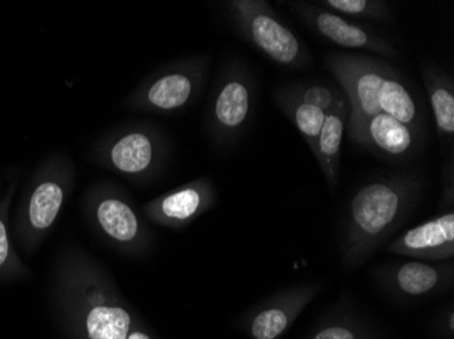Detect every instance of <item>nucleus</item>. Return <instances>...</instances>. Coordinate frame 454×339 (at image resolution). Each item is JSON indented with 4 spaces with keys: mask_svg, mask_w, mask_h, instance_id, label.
Wrapping results in <instances>:
<instances>
[{
    "mask_svg": "<svg viewBox=\"0 0 454 339\" xmlns=\"http://www.w3.org/2000/svg\"><path fill=\"white\" fill-rule=\"evenodd\" d=\"M51 300L71 339H127L131 333V311L112 275L75 247L56 261Z\"/></svg>",
    "mask_w": 454,
    "mask_h": 339,
    "instance_id": "obj_1",
    "label": "nucleus"
},
{
    "mask_svg": "<svg viewBox=\"0 0 454 339\" xmlns=\"http://www.w3.org/2000/svg\"><path fill=\"white\" fill-rule=\"evenodd\" d=\"M325 65L348 99L347 125L389 114L426 134V109L410 81L389 63L372 56L333 53Z\"/></svg>",
    "mask_w": 454,
    "mask_h": 339,
    "instance_id": "obj_2",
    "label": "nucleus"
},
{
    "mask_svg": "<svg viewBox=\"0 0 454 339\" xmlns=\"http://www.w3.org/2000/svg\"><path fill=\"white\" fill-rule=\"evenodd\" d=\"M75 168L67 155L43 160L27 183L15 213L14 232L27 256L37 251L67 204L75 183Z\"/></svg>",
    "mask_w": 454,
    "mask_h": 339,
    "instance_id": "obj_3",
    "label": "nucleus"
},
{
    "mask_svg": "<svg viewBox=\"0 0 454 339\" xmlns=\"http://www.w3.org/2000/svg\"><path fill=\"white\" fill-rule=\"evenodd\" d=\"M91 154L101 167L142 183L165 167L170 157V144L158 127L137 122L102 137Z\"/></svg>",
    "mask_w": 454,
    "mask_h": 339,
    "instance_id": "obj_4",
    "label": "nucleus"
},
{
    "mask_svg": "<svg viewBox=\"0 0 454 339\" xmlns=\"http://www.w3.org/2000/svg\"><path fill=\"white\" fill-rule=\"evenodd\" d=\"M237 33L280 67L302 70L312 55L265 0H231L224 4Z\"/></svg>",
    "mask_w": 454,
    "mask_h": 339,
    "instance_id": "obj_5",
    "label": "nucleus"
},
{
    "mask_svg": "<svg viewBox=\"0 0 454 339\" xmlns=\"http://www.w3.org/2000/svg\"><path fill=\"white\" fill-rule=\"evenodd\" d=\"M206 56L184 58L160 68L126 99L127 108L143 113L170 114L198 99L207 81Z\"/></svg>",
    "mask_w": 454,
    "mask_h": 339,
    "instance_id": "obj_6",
    "label": "nucleus"
},
{
    "mask_svg": "<svg viewBox=\"0 0 454 339\" xmlns=\"http://www.w3.org/2000/svg\"><path fill=\"white\" fill-rule=\"evenodd\" d=\"M254 79L245 65L233 63L222 73L211 101L207 129L214 144H233L247 127L252 112Z\"/></svg>",
    "mask_w": 454,
    "mask_h": 339,
    "instance_id": "obj_7",
    "label": "nucleus"
},
{
    "mask_svg": "<svg viewBox=\"0 0 454 339\" xmlns=\"http://www.w3.org/2000/svg\"><path fill=\"white\" fill-rule=\"evenodd\" d=\"M89 216L99 235L117 251L140 252L146 244V231L134 206L108 183L91 189L88 198Z\"/></svg>",
    "mask_w": 454,
    "mask_h": 339,
    "instance_id": "obj_8",
    "label": "nucleus"
},
{
    "mask_svg": "<svg viewBox=\"0 0 454 339\" xmlns=\"http://www.w3.org/2000/svg\"><path fill=\"white\" fill-rule=\"evenodd\" d=\"M412 188L414 180L407 177L374 181L362 188L351 203V218L358 234L379 238L399 218L405 195Z\"/></svg>",
    "mask_w": 454,
    "mask_h": 339,
    "instance_id": "obj_9",
    "label": "nucleus"
},
{
    "mask_svg": "<svg viewBox=\"0 0 454 339\" xmlns=\"http://www.w3.org/2000/svg\"><path fill=\"white\" fill-rule=\"evenodd\" d=\"M349 140L372 154L387 160L414 158L425 144L426 134L403 124L389 114H374L347 125Z\"/></svg>",
    "mask_w": 454,
    "mask_h": 339,
    "instance_id": "obj_10",
    "label": "nucleus"
},
{
    "mask_svg": "<svg viewBox=\"0 0 454 339\" xmlns=\"http://www.w3.org/2000/svg\"><path fill=\"white\" fill-rule=\"evenodd\" d=\"M288 6L310 29L338 47L369 50L387 58H397L396 48L390 41L364 25L324 9L321 4L288 2Z\"/></svg>",
    "mask_w": 454,
    "mask_h": 339,
    "instance_id": "obj_11",
    "label": "nucleus"
},
{
    "mask_svg": "<svg viewBox=\"0 0 454 339\" xmlns=\"http://www.w3.org/2000/svg\"><path fill=\"white\" fill-rule=\"evenodd\" d=\"M213 197L210 181L200 178L150 201L145 211L155 223L175 227L198 218L213 203Z\"/></svg>",
    "mask_w": 454,
    "mask_h": 339,
    "instance_id": "obj_12",
    "label": "nucleus"
},
{
    "mask_svg": "<svg viewBox=\"0 0 454 339\" xmlns=\"http://www.w3.org/2000/svg\"><path fill=\"white\" fill-rule=\"evenodd\" d=\"M348 99L344 96L333 111L326 113L323 129L318 136L315 157L323 170L324 177L329 185L338 182L340 167L341 142L348 119Z\"/></svg>",
    "mask_w": 454,
    "mask_h": 339,
    "instance_id": "obj_13",
    "label": "nucleus"
},
{
    "mask_svg": "<svg viewBox=\"0 0 454 339\" xmlns=\"http://www.w3.org/2000/svg\"><path fill=\"white\" fill-rule=\"evenodd\" d=\"M422 78L437 124L438 136L446 145L454 139V81L434 65H423Z\"/></svg>",
    "mask_w": 454,
    "mask_h": 339,
    "instance_id": "obj_14",
    "label": "nucleus"
},
{
    "mask_svg": "<svg viewBox=\"0 0 454 339\" xmlns=\"http://www.w3.org/2000/svg\"><path fill=\"white\" fill-rule=\"evenodd\" d=\"M454 242V215L451 212L405 232L395 249L411 254H435L450 251Z\"/></svg>",
    "mask_w": 454,
    "mask_h": 339,
    "instance_id": "obj_15",
    "label": "nucleus"
},
{
    "mask_svg": "<svg viewBox=\"0 0 454 339\" xmlns=\"http://www.w3.org/2000/svg\"><path fill=\"white\" fill-rule=\"evenodd\" d=\"M18 182V175L10 177L6 192L0 198V282L20 281L32 275L29 267L18 256L10 236V211Z\"/></svg>",
    "mask_w": 454,
    "mask_h": 339,
    "instance_id": "obj_16",
    "label": "nucleus"
},
{
    "mask_svg": "<svg viewBox=\"0 0 454 339\" xmlns=\"http://www.w3.org/2000/svg\"><path fill=\"white\" fill-rule=\"evenodd\" d=\"M274 101L278 108L297 127L306 144L309 145L313 155H315L318 136H320L321 129H323L326 114L313 104L301 101L297 96L290 91L287 86L274 94Z\"/></svg>",
    "mask_w": 454,
    "mask_h": 339,
    "instance_id": "obj_17",
    "label": "nucleus"
},
{
    "mask_svg": "<svg viewBox=\"0 0 454 339\" xmlns=\"http://www.w3.org/2000/svg\"><path fill=\"white\" fill-rule=\"evenodd\" d=\"M318 4L341 17L346 15L376 22H387L392 18L389 4L382 0H323Z\"/></svg>",
    "mask_w": 454,
    "mask_h": 339,
    "instance_id": "obj_18",
    "label": "nucleus"
},
{
    "mask_svg": "<svg viewBox=\"0 0 454 339\" xmlns=\"http://www.w3.org/2000/svg\"><path fill=\"white\" fill-rule=\"evenodd\" d=\"M396 280L403 292L412 296L425 295L437 287L440 273L431 265L408 262L397 270Z\"/></svg>",
    "mask_w": 454,
    "mask_h": 339,
    "instance_id": "obj_19",
    "label": "nucleus"
},
{
    "mask_svg": "<svg viewBox=\"0 0 454 339\" xmlns=\"http://www.w3.org/2000/svg\"><path fill=\"white\" fill-rule=\"evenodd\" d=\"M287 88L301 101L313 104L325 114L333 111L340 98L346 96L341 89H336L335 86H331V84L298 83L290 84Z\"/></svg>",
    "mask_w": 454,
    "mask_h": 339,
    "instance_id": "obj_20",
    "label": "nucleus"
},
{
    "mask_svg": "<svg viewBox=\"0 0 454 339\" xmlns=\"http://www.w3.org/2000/svg\"><path fill=\"white\" fill-rule=\"evenodd\" d=\"M287 326V316L279 308L262 311L252 323V334L256 339H274Z\"/></svg>",
    "mask_w": 454,
    "mask_h": 339,
    "instance_id": "obj_21",
    "label": "nucleus"
},
{
    "mask_svg": "<svg viewBox=\"0 0 454 339\" xmlns=\"http://www.w3.org/2000/svg\"><path fill=\"white\" fill-rule=\"evenodd\" d=\"M316 339H356L354 338L351 331L346 330L341 327L326 328V330L321 331Z\"/></svg>",
    "mask_w": 454,
    "mask_h": 339,
    "instance_id": "obj_22",
    "label": "nucleus"
},
{
    "mask_svg": "<svg viewBox=\"0 0 454 339\" xmlns=\"http://www.w3.org/2000/svg\"><path fill=\"white\" fill-rule=\"evenodd\" d=\"M127 339H152L147 334L142 333V331L131 330L129 338Z\"/></svg>",
    "mask_w": 454,
    "mask_h": 339,
    "instance_id": "obj_23",
    "label": "nucleus"
}]
</instances>
